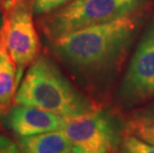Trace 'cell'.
I'll use <instances>...</instances> for the list:
<instances>
[{"instance_id":"6da1fadb","label":"cell","mask_w":154,"mask_h":153,"mask_svg":"<svg viewBox=\"0 0 154 153\" xmlns=\"http://www.w3.org/2000/svg\"><path fill=\"white\" fill-rule=\"evenodd\" d=\"M136 21L130 16L87 27L53 41V51L77 70L100 72L112 68L131 43Z\"/></svg>"},{"instance_id":"7a4b0ae2","label":"cell","mask_w":154,"mask_h":153,"mask_svg":"<svg viewBox=\"0 0 154 153\" xmlns=\"http://www.w3.org/2000/svg\"><path fill=\"white\" fill-rule=\"evenodd\" d=\"M14 100L16 105L39 107L65 118L80 116L97 109L46 56L38 57L31 64Z\"/></svg>"},{"instance_id":"3957f363","label":"cell","mask_w":154,"mask_h":153,"mask_svg":"<svg viewBox=\"0 0 154 153\" xmlns=\"http://www.w3.org/2000/svg\"><path fill=\"white\" fill-rule=\"evenodd\" d=\"M146 0H74L51 13L42 21L51 40L81 29L129 16Z\"/></svg>"},{"instance_id":"277c9868","label":"cell","mask_w":154,"mask_h":153,"mask_svg":"<svg viewBox=\"0 0 154 153\" xmlns=\"http://www.w3.org/2000/svg\"><path fill=\"white\" fill-rule=\"evenodd\" d=\"M32 14V4L28 0H8L5 3L1 41L17 66L18 83L23 69L37 59L40 48Z\"/></svg>"},{"instance_id":"5b68a950","label":"cell","mask_w":154,"mask_h":153,"mask_svg":"<svg viewBox=\"0 0 154 153\" xmlns=\"http://www.w3.org/2000/svg\"><path fill=\"white\" fill-rule=\"evenodd\" d=\"M74 144L90 153H112L119 143V128L106 112L94 110L67 118L61 129Z\"/></svg>"},{"instance_id":"8992f818","label":"cell","mask_w":154,"mask_h":153,"mask_svg":"<svg viewBox=\"0 0 154 153\" xmlns=\"http://www.w3.org/2000/svg\"><path fill=\"white\" fill-rule=\"evenodd\" d=\"M154 96V19L141 37L120 87L124 102L134 103Z\"/></svg>"},{"instance_id":"52a82bcc","label":"cell","mask_w":154,"mask_h":153,"mask_svg":"<svg viewBox=\"0 0 154 153\" xmlns=\"http://www.w3.org/2000/svg\"><path fill=\"white\" fill-rule=\"evenodd\" d=\"M67 118L39 107L17 105L8 110L4 125L19 137L61 130Z\"/></svg>"},{"instance_id":"ba28073f","label":"cell","mask_w":154,"mask_h":153,"mask_svg":"<svg viewBox=\"0 0 154 153\" xmlns=\"http://www.w3.org/2000/svg\"><path fill=\"white\" fill-rule=\"evenodd\" d=\"M72 144L62 130L20 137L18 141L21 153H63Z\"/></svg>"},{"instance_id":"9c48e42d","label":"cell","mask_w":154,"mask_h":153,"mask_svg":"<svg viewBox=\"0 0 154 153\" xmlns=\"http://www.w3.org/2000/svg\"><path fill=\"white\" fill-rule=\"evenodd\" d=\"M16 65L0 38V107L9 110L17 87Z\"/></svg>"},{"instance_id":"30bf717a","label":"cell","mask_w":154,"mask_h":153,"mask_svg":"<svg viewBox=\"0 0 154 153\" xmlns=\"http://www.w3.org/2000/svg\"><path fill=\"white\" fill-rule=\"evenodd\" d=\"M124 132L154 145V106L134 113L126 120Z\"/></svg>"},{"instance_id":"8fae6325","label":"cell","mask_w":154,"mask_h":153,"mask_svg":"<svg viewBox=\"0 0 154 153\" xmlns=\"http://www.w3.org/2000/svg\"><path fill=\"white\" fill-rule=\"evenodd\" d=\"M121 153H154V145L125 134L121 141Z\"/></svg>"},{"instance_id":"7c38bea8","label":"cell","mask_w":154,"mask_h":153,"mask_svg":"<svg viewBox=\"0 0 154 153\" xmlns=\"http://www.w3.org/2000/svg\"><path fill=\"white\" fill-rule=\"evenodd\" d=\"M74 0H31L32 10L37 15L52 13Z\"/></svg>"},{"instance_id":"4fadbf2b","label":"cell","mask_w":154,"mask_h":153,"mask_svg":"<svg viewBox=\"0 0 154 153\" xmlns=\"http://www.w3.org/2000/svg\"><path fill=\"white\" fill-rule=\"evenodd\" d=\"M0 153H21L18 144L6 136L0 135Z\"/></svg>"},{"instance_id":"5bb4252c","label":"cell","mask_w":154,"mask_h":153,"mask_svg":"<svg viewBox=\"0 0 154 153\" xmlns=\"http://www.w3.org/2000/svg\"><path fill=\"white\" fill-rule=\"evenodd\" d=\"M63 153H90V152L85 150V149L82 148L81 146L75 144V145L70 146V147H69L68 149H66Z\"/></svg>"},{"instance_id":"9a60e30c","label":"cell","mask_w":154,"mask_h":153,"mask_svg":"<svg viewBox=\"0 0 154 153\" xmlns=\"http://www.w3.org/2000/svg\"><path fill=\"white\" fill-rule=\"evenodd\" d=\"M3 21H4V15L2 13H0V38H1V30L3 26Z\"/></svg>"},{"instance_id":"2e32d148","label":"cell","mask_w":154,"mask_h":153,"mask_svg":"<svg viewBox=\"0 0 154 153\" xmlns=\"http://www.w3.org/2000/svg\"><path fill=\"white\" fill-rule=\"evenodd\" d=\"M2 112L3 110L1 109V107H0V118H1V116H2Z\"/></svg>"}]
</instances>
